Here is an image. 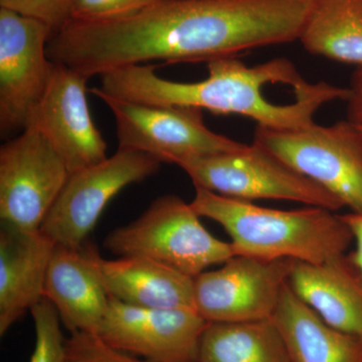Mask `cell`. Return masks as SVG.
<instances>
[{
  "instance_id": "cell-18",
  "label": "cell",
  "mask_w": 362,
  "mask_h": 362,
  "mask_svg": "<svg viewBox=\"0 0 362 362\" xmlns=\"http://www.w3.org/2000/svg\"><path fill=\"white\" fill-rule=\"evenodd\" d=\"M290 362H362V341L335 329L285 286L272 317Z\"/></svg>"
},
{
  "instance_id": "cell-17",
  "label": "cell",
  "mask_w": 362,
  "mask_h": 362,
  "mask_svg": "<svg viewBox=\"0 0 362 362\" xmlns=\"http://www.w3.org/2000/svg\"><path fill=\"white\" fill-rule=\"evenodd\" d=\"M289 285L324 321L362 341V272L349 255L322 264L293 261Z\"/></svg>"
},
{
  "instance_id": "cell-6",
  "label": "cell",
  "mask_w": 362,
  "mask_h": 362,
  "mask_svg": "<svg viewBox=\"0 0 362 362\" xmlns=\"http://www.w3.org/2000/svg\"><path fill=\"white\" fill-rule=\"evenodd\" d=\"M254 142L362 213V133L349 120L297 130L257 126Z\"/></svg>"
},
{
  "instance_id": "cell-16",
  "label": "cell",
  "mask_w": 362,
  "mask_h": 362,
  "mask_svg": "<svg viewBox=\"0 0 362 362\" xmlns=\"http://www.w3.org/2000/svg\"><path fill=\"white\" fill-rule=\"evenodd\" d=\"M44 298L54 305L71 334H97L110 303L84 246L75 249L57 245L45 277Z\"/></svg>"
},
{
  "instance_id": "cell-10",
  "label": "cell",
  "mask_w": 362,
  "mask_h": 362,
  "mask_svg": "<svg viewBox=\"0 0 362 362\" xmlns=\"http://www.w3.org/2000/svg\"><path fill=\"white\" fill-rule=\"evenodd\" d=\"M51 26L0 7V132L23 131L51 83Z\"/></svg>"
},
{
  "instance_id": "cell-12",
  "label": "cell",
  "mask_w": 362,
  "mask_h": 362,
  "mask_svg": "<svg viewBox=\"0 0 362 362\" xmlns=\"http://www.w3.org/2000/svg\"><path fill=\"white\" fill-rule=\"evenodd\" d=\"M207 321L192 308H140L110 297L97 335L149 362H199Z\"/></svg>"
},
{
  "instance_id": "cell-21",
  "label": "cell",
  "mask_w": 362,
  "mask_h": 362,
  "mask_svg": "<svg viewBox=\"0 0 362 362\" xmlns=\"http://www.w3.org/2000/svg\"><path fill=\"white\" fill-rule=\"evenodd\" d=\"M35 323V347L30 362H65L66 340L54 305L42 300L30 309Z\"/></svg>"
},
{
  "instance_id": "cell-8",
  "label": "cell",
  "mask_w": 362,
  "mask_h": 362,
  "mask_svg": "<svg viewBox=\"0 0 362 362\" xmlns=\"http://www.w3.org/2000/svg\"><path fill=\"white\" fill-rule=\"evenodd\" d=\"M66 162L42 133L25 128L0 148V220L40 230L70 177Z\"/></svg>"
},
{
  "instance_id": "cell-15",
  "label": "cell",
  "mask_w": 362,
  "mask_h": 362,
  "mask_svg": "<svg viewBox=\"0 0 362 362\" xmlns=\"http://www.w3.org/2000/svg\"><path fill=\"white\" fill-rule=\"evenodd\" d=\"M109 296L140 308H192L194 278L165 265L139 258L104 259L93 247H85Z\"/></svg>"
},
{
  "instance_id": "cell-22",
  "label": "cell",
  "mask_w": 362,
  "mask_h": 362,
  "mask_svg": "<svg viewBox=\"0 0 362 362\" xmlns=\"http://www.w3.org/2000/svg\"><path fill=\"white\" fill-rule=\"evenodd\" d=\"M156 0H71L70 21L103 23L139 13Z\"/></svg>"
},
{
  "instance_id": "cell-19",
  "label": "cell",
  "mask_w": 362,
  "mask_h": 362,
  "mask_svg": "<svg viewBox=\"0 0 362 362\" xmlns=\"http://www.w3.org/2000/svg\"><path fill=\"white\" fill-rule=\"evenodd\" d=\"M299 42L314 56L362 68V0H312Z\"/></svg>"
},
{
  "instance_id": "cell-26",
  "label": "cell",
  "mask_w": 362,
  "mask_h": 362,
  "mask_svg": "<svg viewBox=\"0 0 362 362\" xmlns=\"http://www.w3.org/2000/svg\"><path fill=\"white\" fill-rule=\"evenodd\" d=\"M341 216L351 230L354 242L356 243V249L349 255L350 259L362 272V213L351 211Z\"/></svg>"
},
{
  "instance_id": "cell-11",
  "label": "cell",
  "mask_w": 362,
  "mask_h": 362,
  "mask_svg": "<svg viewBox=\"0 0 362 362\" xmlns=\"http://www.w3.org/2000/svg\"><path fill=\"white\" fill-rule=\"evenodd\" d=\"M292 259L232 257L194 278L195 310L207 322L272 319L289 282Z\"/></svg>"
},
{
  "instance_id": "cell-25",
  "label": "cell",
  "mask_w": 362,
  "mask_h": 362,
  "mask_svg": "<svg viewBox=\"0 0 362 362\" xmlns=\"http://www.w3.org/2000/svg\"><path fill=\"white\" fill-rule=\"evenodd\" d=\"M349 89L347 120L362 133V68L354 71Z\"/></svg>"
},
{
  "instance_id": "cell-13",
  "label": "cell",
  "mask_w": 362,
  "mask_h": 362,
  "mask_svg": "<svg viewBox=\"0 0 362 362\" xmlns=\"http://www.w3.org/2000/svg\"><path fill=\"white\" fill-rule=\"evenodd\" d=\"M88 80L69 66L54 63L51 83L26 126L45 135L71 173L108 158L107 143L88 106Z\"/></svg>"
},
{
  "instance_id": "cell-24",
  "label": "cell",
  "mask_w": 362,
  "mask_h": 362,
  "mask_svg": "<svg viewBox=\"0 0 362 362\" xmlns=\"http://www.w3.org/2000/svg\"><path fill=\"white\" fill-rule=\"evenodd\" d=\"M71 0H0V7L35 18L57 32L71 20Z\"/></svg>"
},
{
  "instance_id": "cell-1",
  "label": "cell",
  "mask_w": 362,
  "mask_h": 362,
  "mask_svg": "<svg viewBox=\"0 0 362 362\" xmlns=\"http://www.w3.org/2000/svg\"><path fill=\"white\" fill-rule=\"evenodd\" d=\"M312 0H156L103 23L70 21L47 56L90 78L150 61L209 63L299 40Z\"/></svg>"
},
{
  "instance_id": "cell-4",
  "label": "cell",
  "mask_w": 362,
  "mask_h": 362,
  "mask_svg": "<svg viewBox=\"0 0 362 362\" xmlns=\"http://www.w3.org/2000/svg\"><path fill=\"white\" fill-rule=\"evenodd\" d=\"M104 247L115 256L152 259L192 278L235 256L230 243L204 228L190 202L173 194L159 197L137 220L109 233Z\"/></svg>"
},
{
  "instance_id": "cell-5",
  "label": "cell",
  "mask_w": 362,
  "mask_h": 362,
  "mask_svg": "<svg viewBox=\"0 0 362 362\" xmlns=\"http://www.w3.org/2000/svg\"><path fill=\"white\" fill-rule=\"evenodd\" d=\"M178 166L195 187L232 199H279L332 211L344 207L325 188L255 142L235 151L183 161Z\"/></svg>"
},
{
  "instance_id": "cell-7",
  "label": "cell",
  "mask_w": 362,
  "mask_h": 362,
  "mask_svg": "<svg viewBox=\"0 0 362 362\" xmlns=\"http://www.w3.org/2000/svg\"><path fill=\"white\" fill-rule=\"evenodd\" d=\"M115 118L118 149L134 150L175 163L235 151L245 143L216 134L204 122L202 111L187 107L135 103L90 90Z\"/></svg>"
},
{
  "instance_id": "cell-14",
  "label": "cell",
  "mask_w": 362,
  "mask_h": 362,
  "mask_svg": "<svg viewBox=\"0 0 362 362\" xmlns=\"http://www.w3.org/2000/svg\"><path fill=\"white\" fill-rule=\"evenodd\" d=\"M56 243L42 230H0V335L44 298L45 282Z\"/></svg>"
},
{
  "instance_id": "cell-20",
  "label": "cell",
  "mask_w": 362,
  "mask_h": 362,
  "mask_svg": "<svg viewBox=\"0 0 362 362\" xmlns=\"http://www.w3.org/2000/svg\"><path fill=\"white\" fill-rule=\"evenodd\" d=\"M199 362H290L272 319L209 322L199 344Z\"/></svg>"
},
{
  "instance_id": "cell-23",
  "label": "cell",
  "mask_w": 362,
  "mask_h": 362,
  "mask_svg": "<svg viewBox=\"0 0 362 362\" xmlns=\"http://www.w3.org/2000/svg\"><path fill=\"white\" fill-rule=\"evenodd\" d=\"M65 362H149L114 349L93 333H73L66 340Z\"/></svg>"
},
{
  "instance_id": "cell-2",
  "label": "cell",
  "mask_w": 362,
  "mask_h": 362,
  "mask_svg": "<svg viewBox=\"0 0 362 362\" xmlns=\"http://www.w3.org/2000/svg\"><path fill=\"white\" fill-rule=\"evenodd\" d=\"M156 65H130L100 76L98 89L109 96L135 103L164 107H187L216 115H240L256 121L261 127L297 130L314 123V116L324 105L337 100L346 101L349 88L325 82L290 103L271 101L265 90L270 86H288L308 90L296 66L277 58L247 66L238 58L214 59L207 63L209 77L194 83L175 82L156 74Z\"/></svg>"
},
{
  "instance_id": "cell-3",
  "label": "cell",
  "mask_w": 362,
  "mask_h": 362,
  "mask_svg": "<svg viewBox=\"0 0 362 362\" xmlns=\"http://www.w3.org/2000/svg\"><path fill=\"white\" fill-rule=\"evenodd\" d=\"M190 204L201 218L225 228L239 256L322 264L344 255L354 243L342 216L324 207L269 209L201 187H195Z\"/></svg>"
},
{
  "instance_id": "cell-9",
  "label": "cell",
  "mask_w": 362,
  "mask_h": 362,
  "mask_svg": "<svg viewBox=\"0 0 362 362\" xmlns=\"http://www.w3.org/2000/svg\"><path fill=\"white\" fill-rule=\"evenodd\" d=\"M160 164L149 154L118 149L101 163L71 173L40 230L56 245L82 247L111 199L153 175Z\"/></svg>"
}]
</instances>
